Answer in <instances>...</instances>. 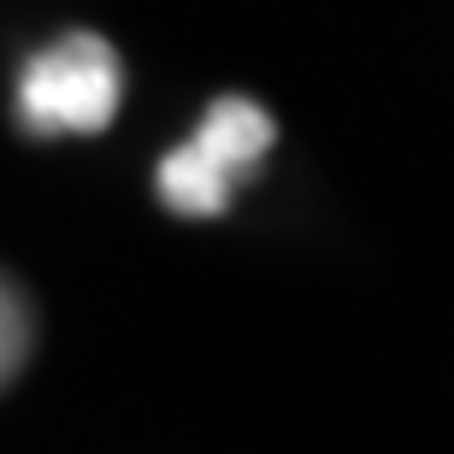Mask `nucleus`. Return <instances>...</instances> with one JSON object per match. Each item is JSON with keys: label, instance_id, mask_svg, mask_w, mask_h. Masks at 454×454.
I'll list each match as a JSON object with an SVG mask.
<instances>
[{"label": "nucleus", "instance_id": "1", "mask_svg": "<svg viewBox=\"0 0 454 454\" xmlns=\"http://www.w3.org/2000/svg\"><path fill=\"white\" fill-rule=\"evenodd\" d=\"M271 142H278V124L266 106L248 95H219L195 124V136L153 166V195L184 219H219L236 201L242 177L271 153Z\"/></svg>", "mask_w": 454, "mask_h": 454}, {"label": "nucleus", "instance_id": "2", "mask_svg": "<svg viewBox=\"0 0 454 454\" xmlns=\"http://www.w3.org/2000/svg\"><path fill=\"white\" fill-rule=\"evenodd\" d=\"M124 101V66L101 35H59L30 53L18 77V124L42 142L59 136H101Z\"/></svg>", "mask_w": 454, "mask_h": 454}, {"label": "nucleus", "instance_id": "3", "mask_svg": "<svg viewBox=\"0 0 454 454\" xmlns=\"http://www.w3.org/2000/svg\"><path fill=\"white\" fill-rule=\"evenodd\" d=\"M30 342H35V325H30V307L6 278H0V389L12 384L24 360H30Z\"/></svg>", "mask_w": 454, "mask_h": 454}]
</instances>
